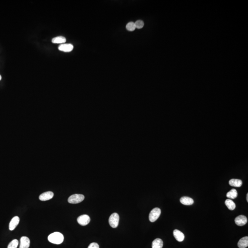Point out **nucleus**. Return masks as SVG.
<instances>
[{
    "label": "nucleus",
    "instance_id": "nucleus-1",
    "mask_svg": "<svg viewBox=\"0 0 248 248\" xmlns=\"http://www.w3.org/2000/svg\"><path fill=\"white\" fill-rule=\"evenodd\" d=\"M48 240L52 244L59 245L62 244L64 240L63 235L59 232H55L51 234L48 237Z\"/></svg>",
    "mask_w": 248,
    "mask_h": 248
},
{
    "label": "nucleus",
    "instance_id": "nucleus-2",
    "mask_svg": "<svg viewBox=\"0 0 248 248\" xmlns=\"http://www.w3.org/2000/svg\"><path fill=\"white\" fill-rule=\"evenodd\" d=\"M85 197L82 194H74L70 196L68 198V202L70 204H78L84 200Z\"/></svg>",
    "mask_w": 248,
    "mask_h": 248
},
{
    "label": "nucleus",
    "instance_id": "nucleus-3",
    "mask_svg": "<svg viewBox=\"0 0 248 248\" xmlns=\"http://www.w3.org/2000/svg\"><path fill=\"white\" fill-rule=\"evenodd\" d=\"M120 217L116 213H114L110 216L109 218V223L111 227L113 228H116L118 225Z\"/></svg>",
    "mask_w": 248,
    "mask_h": 248
},
{
    "label": "nucleus",
    "instance_id": "nucleus-4",
    "mask_svg": "<svg viewBox=\"0 0 248 248\" xmlns=\"http://www.w3.org/2000/svg\"><path fill=\"white\" fill-rule=\"evenodd\" d=\"M161 214V210L158 208H155L151 211L149 215V219L152 223L154 222L160 217Z\"/></svg>",
    "mask_w": 248,
    "mask_h": 248
},
{
    "label": "nucleus",
    "instance_id": "nucleus-5",
    "mask_svg": "<svg viewBox=\"0 0 248 248\" xmlns=\"http://www.w3.org/2000/svg\"><path fill=\"white\" fill-rule=\"evenodd\" d=\"M90 218L87 215H81L77 218V222L81 226H85L90 223Z\"/></svg>",
    "mask_w": 248,
    "mask_h": 248
},
{
    "label": "nucleus",
    "instance_id": "nucleus-6",
    "mask_svg": "<svg viewBox=\"0 0 248 248\" xmlns=\"http://www.w3.org/2000/svg\"><path fill=\"white\" fill-rule=\"evenodd\" d=\"M248 222L246 216L244 215H240L235 219V223L238 226H242L245 225Z\"/></svg>",
    "mask_w": 248,
    "mask_h": 248
},
{
    "label": "nucleus",
    "instance_id": "nucleus-7",
    "mask_svg": "<svg viewBox=\"0 0 248 248\" xmlns=\"http://www.w3.org/2000/svg\"><path fill=\"white\" fill-rule=\"evenodd\" d=\"M53 196L54 194L52 192L48 191L41 194L39 196V199L42 201H45L52 199L53 197Z\"/></svg>",
    "mask_w": 248,
    "mask_h": 248
},
{
    "label": "nucleus",
    "instance_id": "nucleus-8",
    "mask_svg": "<svg viewBox=\"0 0 248 248\" xmlns=\"http://www.w3.org/2000/svg\"><path fill=\"white\" fill-rule=\"evenodd\" d=\"M74 46L71 44H63L59 47V50L64 52H70L73 50Z\"/></svg>",
    "mask_w": 248,
    "mask_h": 248
},
{
    "label": "nucleus",
    "instance_id": "nucleus-9",
    "mask_svg": "<svg viewBox=\"0 0 248 248\" xmlns=\"http://www.w3.org/2000/svg\"><path fill=\"white\" fill-rule=\"evenodd\" d=\"M30 245V240L28 237H21L19 248H29Z\"/></svg>",
    "mask_w": 248,
    "mask_h": 248
},
{
    "label": "nucleus",
    "instance_id": "nucleus-10",
    "mask_svg": "<svg viewBox=\"0 0 248 248\" xmlns=\"http://www.w3.org/2000/svg\"><path fill=\"white\" fill-rule=\"evenodd\" d=\"M173 235L176 240L180 242L183 241L185 238L184 234L178 230H174L173 231Z\"/></svg>",
    "mask_w": 248,
    "mask_h": 248
},
{
    "label": "nucleus",
    "instance_id": "nucleus-11",
    "mask_svg": "<svg viewBox=\"0 0 248 248\" xmlns=\"http://www.w3.org/2000/svg\"><path fill=\"white\" fill-rule=\"evenodd\" d=\"M19 218L18 216H16L13 217L9 223V230L11 231L13 230L16 227L19 223Z\"/></svg>",
    "mask_w": 248,
    "mask_h": 248
},
{
    "label": "nucleus",
    "instance_id": "nucleus-12",
    "mask_svg": "<svg viewBox=\"0 0 248 248\" xmlns=\"http://www.w3.org/2000/svg\"><path fill=\"white\" fill-rule=\"evenodd\" d=\"M180 201V203L185 205H193L194 203V200L192 198L186 196L181 198Z\"/></svg>",
    "mask_w": 248,
    "mask_h": 248
},
{
    "label": "nucleus",
    "instance_id": "nucleus-13",
    "mask_svg": "<svg viewBox=\"0 0 248 248\" xmlns=\"http://www.w3.org/2000/svg\"><path fill=\"white\" fill-rule=\"evenodd\" d=\"M238 246L239 248H245L248 246V237H243L241 238L238 243Z\"/></svg>",
    "mask_w": 248,
    "mask_h": 248
},
{
    "label": "nucleus",
    "instance_id": "nucleus-14",
    "mask_svg": "<svg viewBox=\"0 0 248 248\" xmlns=\"http://www.w3.org/2000/svg\"><path fill=\"white\" fill-rule=\"evenodd\" d=\"M163 241L161 238H156L152 242V248H162Z\"/></svg>",
    "mask_w": 248,
    "mask_h": 248
},
{
    "label": "nucleus",
    "instance_id": "nucleus-15",
    "mask_svg": "<svg viewBox=\"0 0 248 248\" xmlns=\"http://www.w3.org/2000/svg\"><path fill=\"white\" fill-rule=\"evenodd\" d=\"M229 183L230 186L234 187H240L242 185V181L241 180L232 179L229 182Z\"/></svg>",
    "mask_w": 248,
    "mask_h": 248
},
{
    "label": "nucleus",
    "instance_id": "nucleus-16",
    "mask_svg": "<svg viewBox=\"0 0 248 248\" xmlns=\"http://www.w3.org/2000/svg\"><path fill=\"white\" fill-rule=\"evenodd\" d=\"M53 43L55 44H62L64 43L66 41V39L64 37H62V36H59V37H56L53 38V39L52 40Z\"/></svg>",
    "mask_w": 248,
    "mask_h": 248
},
{
    "label": "nucleus",
    "instance_id": "nucleus-17",
    "mask_svg": "<svg viewBox=\"0 0 248 248\" xmlns=\"http://www.w3.org/2000/svg\"><path fill=\"white\" fill-rule=\"evenodd\" d=\"M225 203L228 209H230L231 211H233L236 208V205H235L234 202L233 200H231V199H226Z\"/></svg>",
    "mask_w": 248,
    "mask_h": 248
},
{
    "label": "nucleus",
    "instance_id": "nucleus-18",
    "mask_svg": "<svg viewBox=\"0 0 248 248\" xmlns=\"http://www.w3.org/2000/svg\"><path fill=\"white\" fill-rule=\"evenodd\" d=\"M238 196V192L235 189H232L227 194V197L230 199H234Z\"/></svg>",
    "mask_w": 248,
    "mask_h": 248
},
{
    "label": "nucleus",
    "instance_id": "nucleus-19",
    "mask_svg": "<svg viewBox=\"0 0 248 248\" xmlns=\"http://www.w3.org/2000/svg\"><path fill=\"white\" fill-rule=\"evenodd\" d=\"M126 28L127 30L130 31H134L136 29V26L135 23L131 22L128 23L126 25Z\"/></svg>",
    "mask_w": 248,
    "mask_h": 248
},
{
    "label": "nucleus",
    "instance_id": "nucleus-20",
    "mask_svg": "<svg viewBox=\"0 0 248 248\" xmlns=\"http://www.w3.org/2000/svg\"><path fill=\"white\" fill-rule=\"evenodd\" d=\"M19 245V241L17 239H14L10 242L8 248H17Z\"/></svg>",
    "mask_w": 248,
    "mask_h": 248
},
{
    "label": "nucleus",
    "instance_id": "nucleus-21",
    "mask_svg": "<svg viewBox=\"0 0 248 248\" xmlns=\"http://www.w3.org/2000/svg\"><path fill=\"white\" fill-rule=\"evenodd\" d=\"M135 24L136 28L137 29H142L143 28V27L144 26V22L142 20H137Z\"/></svg>",
    "mask_w": 248,
    "mask_h": 248
},
{
    "label": "nucleus",
    "instance_id": "nucleus-22",
    "mask_svg": "<svg viewBox=\"0 0 248 248\" xmlns=\"http://www.w3.org/2000/svg\"><path fill=\"white\" fill-rule=\"evenodd\" d=\"M88 248H99V246L96 242H92L89 245Z\"/></svg>",
    "mask_w": 248,
    "mask_h": 248
},
{
    "label": "nucleus",
    "instance_id": "nucleus-23",
    "mask_svg": "<svg viewBox=\"0 0 248 248\" xmlns=\"http://www.w3.org/2000/svg\"><path fill=\"white\" fill-rule=\"evenodd\" d=\"M246 199H247V202H248V194H247V197H246Z\"/></svg>",
    "mask_w": 248,
    "mask_h": 248
},
{
    "label": "nucleus",
    "instance_id": "nucleus-24",
    "mask_svg": "<svg viewBox=\"0 0 248 248\" xmlns=\"http://www.w3.org/2000/svg\"><path fill=\"white\" fill-rule=\"evenodd\" d=\"M1 75H0V80H1Z\"/></svg>",
    "mask_w": 248,
    "mask_h": 248
}]
</instances>
